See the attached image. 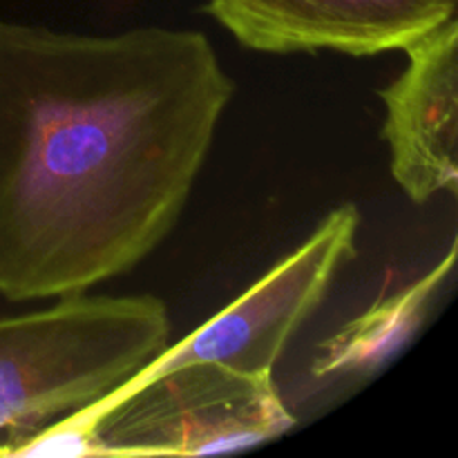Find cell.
<instances>
[{"label": "cell", "mask_w": 458, "mask_h": 458, "mask_svg": "<svg viewBox=\"0 0 458 458\" xmlns=\"http://www.w3.org/2000/svg\"><path fill=\"white\" fill-rule=\"evenodd\" d=\"M235 94L208 36L0 18V295L85 293L174 231Z\"/></svg>", "instance_id": "6da1fadb"}, {"label": "cell", "mask_w": 458, "mask_h": 458, "mask_svg": "<svg viewBox=\"0 0 458 458\" xmlns=\"http://www.w3.org/2000/svg\"><path fill=\"white\" fill-rule=\"evenodd\" d=\"M155 295L72 293L0 318V437H18L85 410L170 344Z\"/></svg>", "instance_id": "7a4b0ae2"}, {"label": "cell", "mask_w": 458, "mask_h": 458, "mask_svg": "<svg viewBox=\"0 0 458 458\" xmlns=\"http://www.w3.org/2000/svg\"><path fill=\"white\" fill-rule=\"evenodd\" d=\"M106 458L206 456L249 450L295 425L273 374L219 362H188L89 416Z\"/></svg>", "instance_id": "3957f363"}, {"label": "cell", "mask_w": 458, "mask_h": 458, "mask_svg": "<svg viewBox=\"0 0 458 458\" xmlns=\"http://www.w3.org/2000/svg\"><path fill=\"white\" fill-rule=\"evenodd\" d=\"M358 228L356 206L331 210L298 249L273 264L235 302L173 347L168 344L106 398L74 414H94L155 376L188 362H219L249 374H273L295 331L322 304L340 267L356 258Z\"/></svg>", "instance_id": "277c9868"}, {"label": "cell", "mask_w": 458, "mask_h": 458, "mask_svg": "<svg viewBox=\"0 0 458 458\" xmlns=\"http://www.w3.org/2000/svg\"><path fill=\"white\" fill-rule=\"evenodd\" d=\"M458 0H206L246 49L262 54L403 52L447 18Z\"/></svg>", "instance_id": "5b68a950"}, {"label": "cell", "mask_w": 458, "mask_h": 458, "mask_svg": "<svg viewBox=\"0 0 458 458\" xmlns=\"http://www.w3.org/2000/svg\"><path fill=\"white\" fill-rule=\"evenodd\" d=\"M407 67L378 89L394 182L414 204L458 195V22L407 45Z\"/></svg>", "instance_id": "8992f818"}, {"label": "cell", "mask_w": 458, "mask_h": 458, "mask_svg": "<svg viewBox=\"0 0 458 458\" xmlns=\"http://www.w3.org/2000/svg\"><path fill=\"white\" fill-rule=\"evenodd\" d=\"M456 262V240L437 267L410 286L376 300L367 311L353 318L335 335L320 343V356L311 371L318 378L327 376L369 374L405 344L423 322L434 293L452 273Z\"/></svg>", "instance_id": "52a82bcc"}, {"label": "cell", "mask_w": 458, "mask_h": 458, "mask_svg": "<svg viewBox=\"0 0 458 458\" xmlns=\"http://www.w3.org/2000/svg\"><path fill=\"white\" fill-rule=\"evenodd\" d=\"M0 445H3V437H0Z\"/></svg>", "instance_id": "ba28073f"}]
</instances>
